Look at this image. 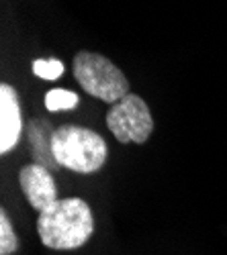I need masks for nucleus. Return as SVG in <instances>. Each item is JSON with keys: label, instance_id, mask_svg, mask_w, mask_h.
Masks as SVG:
<instances>
[{"label": "nucleus", "instance_id": "nucleus-8", "mask_svg": "<svg viewBox=\"0 0 227 255\" xmlns=\"http://www.w3.org/2000/svg\"><path fill=\"white\" fill-rule=\"evenodd\" d=\"M80 104V98L72 90L64 88H53L45 94V109L49 113H59V111H72Z\"/></svg>", "mask_w": 227, "mask_h": 255}, {"label": "nucleus", "instance_id": "nucleus-1", "mask_svg": "<svg viewBox=\"0 0 227 255\" xmlns=\"http://www.w3.org/2000/svg\"><path fill=\"white\" fill-rule=\"evenodd\" d=\"M37 233L45 247L70 251L86 245L94 235V215L86 200L78 196L57 198L37 219Z\"/></svg>", "mask_w": 227, "mask_h": 255}, {"label": "nucleus", "instance_id": "nucleus-2", "mask_svg": "<svg viewBox=\"0 0 227 255\" xmlns=\"http://www.w3.org/2000/svg\"><path fill=\"white\" fill-rule=\"evenodd\" d=\"M51 151L55 163L76 174H94L107 163L109 147L96 131L78 125H64L53 131Z\"/></svg>", "mask_w": 227, "mask_h": 255}, {"label": "nucleus", "instance_id": "nucleus-4", "mask_svg": "<svg viewBox=\"0 0 227 255\" xmlns=\"http://www.w3.org/2000/svg\"><path fill=\"white\" fill-rule=\"evenodd\" d=\"M107 127L119 143L143 145L154 133V117L148 102L137 94H127L111 104L107 113Z\"/></svg>", "mask_w": 227, "mask_h": 255}, {"label": "nucleus", "instance_id": "nucleus-3", "mask_svg": "<svg viewBox=\"0 0 227 255\" xmlns=\"http://www.w3.org/2000/svg\"><path fill=\"white\" fill-rule=\"evenodd\" d=\"M74 78L86 94L115 104L129 94V80L121 68L94 51H80L72 63Z\"/></svg>", "mask_w": 227, "mask_h": 255}, {"label": "nucleus", "instance_id": "nucleus-6", "mask_svg": "<svg viewBox=\"0 0 227 255\" xmlns=\"http://www.w3.org/2000/svg\"><path fill=\"white\" fill-rule=\"evenodd\" d=\"M23 133V119H20V104L16 90L10 84L0 86V153H8L18 145Z\"/></svg>", "mask_w": 227, "mask_h": 255}, {"label": "nucleus", "instance_id": "nucleus-9", "mask_svg": "<svg viewBox=\"0 0 227 255\" xmlns=\"http://www.w3.org/2000/svg\"><path fill=\"white\" fill-rule=\"evenodd\" d=\"M18 249V239L6 210H0V255H12Z\"/></svg>", "mask_w": 227, "mask_h": 255}, {"label": "nucleus", "instance_id": "nucleus-10", "mask_svg": "<svg viewBox=\"0 0 227 255\" xmlns=\"http://www.w3.org/2000/svg\"><path fill=\"white\" fill-rule=\"evenodd\" d=\"M33 74L41 80H57L61 74H64V63L55 57L49 59H35L33 61Z\"/></svg>", "mask_w": 227, "mask_h": 255}, {"label": "nucleus", "instance_id": "nucleus-5", "mask_svg": "<svg viewBox=\"0 0 227 255\" xmlns=\"http://www.w3.org/2000/svg\"><path fill=\"white\" fill-rule=\"evenodd\" d=\"M18 184H20V190H23L27 202L37 212H41L57 200L55 180L45 165H39V163L25 165L18 174Z\"/></svg>", "mask_w": 227, "mask_h": 255}, {"label": "nucleus", "instance_id": "nucleus-7", "mask_svg": "<svg viewBox=\"0 0 227 255\" xmlns=\"http://www.w3.org/2000/svg\"><path fill=\"white\" fill-rule=\"evenodd\" d=\"M51 139H53V131L49 129V123L47 121H39L33 119L29 123V143L33 147V153H35V163L39 165H45L47 169L57 165L53 151H51Z\"/></svg>", "mask_w": 227, "mask_h": 255}]
</instances>
